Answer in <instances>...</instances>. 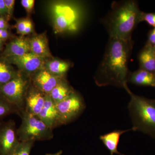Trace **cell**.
Here are the masks:
<instances>
[{
  "label": "cell",
  "instance_id": "cell-1",
  "mask_svg": "<svg viewBox=\"0 0 155 155\" xmlns=\"http://www.w3.org/2000/svg\"><path fill=\"white\" fill-rule=\"evenodd\" d=\"M134 42L131 39L110 38L102 60L94 76L97 86H127L129 59Z\"/></svg>",
  "mask_w": 155,
  "mask_h": 155
},
{
  "label": "cell",
  "instance_id": "cell-2",
  "mask_svg": "<svg viewBox=\"0 0 155 155\" xmlns=\"http://www.w3.org/2000/svg\"><path fill=\"white\" fill-rule=\"evenodd\" d=\"M142 11L135 1L113 2L110 12L103 19L110 38L131 39L134 28L141 22Z\"/></svg>",
  "mask_w": 155,
  "mask_h": 155
},
{
  "label": "cell",
  "instance_id": "cell-3",
  "mask_svg": "<svg viewBox=\"0 0 155 155\" xmlns=\"http://www.w3.org/2000/svg\"><path fill=\"white\" fill-rule=\"evenodd\" d=\"M125 89L129 94L128 111L134 131H139L155 139V99L137 95L128 86Z\"/></svg>",
  "mask_w": 155,
  "mask_h": 155
},
{
  "label": "cell",
  "instance_id": "cell-4",
  "mask_svg": "<svg viewBox=\"0 0 155 155\" xmlns=\"http://www.w3.org/2000/svg\"><path fill=\"white\" fill-rule=\"evenodd\" d=\"M30 84L31 78L19 71L16 77L0 86V97L20 114L24 110L25 97Z\"/></svg>",
  "mask_w": 155,
  "mask_h": 155
},
{
  "label": "cell",
  "instance_id": "cell-5",
  "mask_svg": "<svg viewBox=\"0 0 155 155\" xmlns=\"http://www.w3.org/2000/svg\"><path fill=\"white\" fill-rule=\"evenodd\" d=\"M20 114L22 123L17 130L19 141L35 142L53 138L52 129L48 127L37 116L24 112Z\"/></svg>",
  "mask_w": 155,
  "mask_h": 155
},
{
  "label": "cell",
  "instance_id": "cell-6",
  "mask_svg": "<svg viewBox=\"0 0 155 155\" xmlns=\"http://www.w3.org/2000/svg\"><path fill=\"white\" fill-rule=\"evenodd\" d=\"M56 104L61 125H66L80 116L86 108L82 97L75 91Z\"/></svg>",
  "mask_w": 155,
  "mask_h": 155
},
{
  "label": "cell",
  "instance_id": "cell-7",
  "mask_svg": "<svg viewBox=\"0 0 155 155\" xmlns=\"http://www.w3.org/2000/svg\"><path fill=\"white\" fill-rule=\"evenodd\" d=\"M52 12L56 33L76 29L77 14L72 7L66 4H57L53 7Z\"/></svg>",
  "mask_w": 155,
  "mask_h": 155
},
{
  "label": "cell",
  "instance_id": "cell-8",
  "mask_svg": "<svg viewBox=\"0 0 155 155\" xmlns=\"http://www.w3.org/2000/svg\"><path fill=\"white\" fill-rule=\"evenodd\" d=\"M6 58L12 65L18 68L19 72L31 78L35 72L45 68L47 61L30 52L19 57Z\"/></svg>",
  "mask_w": 155,
  "mask_h": 155
},
{
  "label": "cell",
  "instance_id": "cell-9",
  "mask_svg": "<svg viewBox=\"0 0 155 155\" xmlns=\"http://www.w3.org/2000/svg\"><path fill=\"white\" fill-rule=\"evenodd\" d=\"M19 142L14 121L0 125V155H11Z\"/></svg>",
  "mask_w": 155,
  "mask_h": 155
},
{
  "label": "cell",
  "instance_id": "cell-10",
  "mask_svg": "<svg viewBox=\"0 0 155 155\" xmlns=\"http://www.w3.org/2000/svg\"><path fill=\"white\" fill-rule=\"evenodd\" d=\"M62 78L52 75L44 68L31 76V82L35 87L44 94L48 95Z\"/></svg>",
  "mask_w": 155,
  "mask_h": 155
},
{
  "label": "cell",
  "instance_id": "cell-11",
  "mask_svg": "<svg viewBox=\"0 0 155 155\" xmlns=\"http://www.w3.org/2000/svg\"><path fill=\"white\" fill-rule=\"evenodd\" d=\"M45 96L35 87L31 82L25 96L24 110L22 112L33 116H38L44 104Z\"/></svg>",
  "mask_w": 155,
  "mask_h": 155
},
{
  "label": "cell",
  "instance_id": "cell-12",
  "mask_svg": "<svg viewBox=\"0 0 155 155\" xmlns=\"http://www.w3.org/2000/svg\"><path fill=\"white\" fill-rule=\"evenodd\" d=\"M37 116L52 130L61 125L56 103L49 95H46L44 104Z\"/></svg>",
  "mask_w": 155,
  "mask_h": 155
},
{
  "label": "cell",
  "instance_id": "cell-13",
  "mask_svg": "<svg viewBox=\"0 0 155 155\" xmlns=\"http://www.w3.org/2000/svg\"><path fill=\"white\" fill-rule=\"evenodd\" d=\"M30 52L45 60L54 58L49 47L46 33L34 35L29 38Z\"/></svg>",
  "mask_w": 155,
  "mask_h": 155
},
{
  "label": "cell",
  "instance_id": "cell-14",
  "mask_svg": "<svg viewBox=\"0 0 155 155\" xmlns=\"http://www.w3.org/2000/svg\"><path fill=\"white\" fill-rule=\"evenodd\" d=\"M30 52L29 38L20 36L14 38L7 44L1 56L5 58L19 57Z\"/></svg>",
  "mask_w": 155,
  "mask_h": 155
},
{
  "label": "cell",
  "instance_id": "cell-15",
  "mask_svg": "<svg viewBox=\"0 0 155 155\" xmlns=\"http://www.w3.org/2000/svg\"><path fill=\"white\" fill-rule=\"evenodd\" d=\"M140 69L155 74V47L146 43L138 56Z\"/></svg>",
  "mask_w": 155,
  "mask_h": 155
},
{
  "label": "cell",
  "instance_id": "cell-16",
  "mask_svg": "<svg viewBox=\"0 0 155 155\" xmlns=\"http://www.w3.org/2000/svg\"><path fill=\"white\" fill-rule=\"evenodd\" d=\"M127 82L140 86L155 87V74L141 69L129 72Z\"/></svg>",
  "mask_w": 155,
  "mask_h": 155
},
{
  "label": "cell",
  "instance_id": "cell-17",
  "mask_svg": "<svg viewBox=\"0 0 155 155\" xmlns=\"http://www.w3.org/2000/svg\"><path fill=\"white\" fill-rule=\"evenodd\" d=\"M133 130V128L125 130H116L100 136V139L110 153V155L114 154L124 155L119 152L118 146L121 136L126 132Z\"/></svg>",
  "mask_w": 155,
  "mask_h": 155
},
{
  "label": "cell",
  "instance_id": "cell-18",
  "mask_svg": "<svg viewBox=\"0 0 155 155\" xmlns=\"http://www.w3.org/2000/svg\"><path fill=\"white\" fill-rule=\"evenodd\" d=\"M71 67L68 61H64L53 58L46 61L45 69L51 74L57 77L64 78Z\"/></svg>",
  "mask_w": 155,
  "mask_h": 155
},
{
  "label": "cell",
  "instance_id": "cell-19",
  "mask_svg": "<svg viewBox=\"0 0 155 155\" xmlns=\"http://www.w3.org/2000/svg\"><path fill=\"white\" fill-rule=\"evenodd\" d=\"M74 91V89L64 78L60 81L48 95L54 102L57 104L65 99Z\"/></svg>",
  "mask_w": 155,
  "mask_h": 155
},
{
  "label": "cell",
  "instance_id": "cell-20",
  "mask_svg": "<svg viewBox=\"0 0 155 155\" xmlns=\"http://www.w3.org/2000/svg\"><path fill=\"white\" fill-rule=\"evenodd\" d=\"M18 73L7 58L0 56V86L12 80Z\"/></svg>",
  "mask_w": 155,
  "mask_h": 155
},
{
  "label": "cell",
  "instance_id": "cell-21",
  "mask_svg": "<svg viewBox=\"0 0 155 155\" xmlns=\"http://www.w3.org/2000/svg\"><path fill=\"white\" fill-rule=\"evenodd\" d=\"M34 141H19L11 155H30Z\"/></svg>",
  "mask_w": 155,
  "mask_h": 155
},
{
  "label": "cell",
  "instance_id": "cell-22",
  "mask_svg": "<svg viewBox=\"0 0 155 155\" xmlns=\"http://www.w3.org/2000/svg\"><path fill=\"white\" fill-rule=\"evenodd\" d=\"M14 113H18L16 108L0 97V119Z\"/></svg>",
  "mask_w": 155,
  "mask_h": 155
},
{
  "label": "cell",
  "instance_id": "cell-23",
  "mask_svg": "<svg viewBox=\"0 0 155 155\" xmlns=\"http://www.w3.org/2000/svg\"><path fill=\"white\" fill-rule=\"evenodd\" d=\"M29 20V19L28 18H22V19H16V23L14 25V27L16 28L17 34L20 35L21 36H22V35Z\"/></svg>",
  "mask_w": 155,
  "mask_h": 155
},
{
  "label": "cell",
  "instance_id": "cell-24",
  "mask_svg": "<svg viewBox=\"0 0 155 155\" xmlns=\"http://www.w3.org/2000/svg\"><path fill=\"white\" fill-rule=\"evenodd\" d=\"M145 21L150 26L155 28V13H145L142 12L141 22Z\"/></svg>",
  "mask_w": 155,
  "mask_h": 155
},
{
  "label": "cell",
  "instance_id": "cell-25",
  "mask_svg": "<svg viewBox=\"0 0 155 155\" xmlns=\"http://www.w3.org/2000/svg\"><path fill=\"white\" fill-rule=\"evenodd\" d=\"M4 1L7 12L6 19L8 21L13 16L15 1L14 0H4Z\"/></svg>",
  "mask_w": 155,
  "mask_h": 155
},
{
  "label": "cell",
  "instance_id": "cell-26",
  "mask_svg": "<svg viewBox=\"0 0 155 155\" xmlns=\"http://www.w3.org/2000/svg\"><path fill=\"white\" fill-rule=\"evenodd\" d=\"M21 5L25 8L27 13H31L34 7L35 1L34 0H22Z\"/></svg>",
  "mask_w": 155,
  "mask_h": 155
},
{
  "label": "cell",
  "instance_id": "cell-27",
  "mask_svg": "<svg viewBox=\"0 0 155 155\" xmlns=\"http://www.w3.org/2000/svg\"><path fill=\"white\" fill-rule=\"evenodd\" d=\"M146 43L155 46V28L150 31L148 34V39Z\"/></svg>",
  "mask_w": 155,
  "mask_h": 155
},
{
  "label": "cell",
  "instance_id": "cell-28",
  "mask_svg": "<svg viewBox=\"0 0 155 155\" xmlns=\"http://www.w3.org/2000/svg\"><path fill=\"white\" fill-rule=\"evenodd\" d=\"M34 30L33 25L32 22L31 21L30 19L28 20L26 27H25V30L23 32L22 36H25V35H28L30 34L31 33L33 32Z\"/></svg>",
  "mask_w": 155,
  "mask_h": 155
},
{
  "label": "cell",
  "instance_id": "cell-29",
  "mask_svg": "<svg viewBox=\"0 0 155 155\" xmlns=\"http://www.w3.org/2000/svg\"><path fill=\"white\" fill-rule=\"evenodd\" d=\"M10 25L6 17L0 16V29H8Z\"/></svg>",
  "mask_w": 155,
  "mask_h": 155
},
{
  "label": "cell",
  "instance_id": "cell-30",
  "mask_svg": "<svg viewBox=\"0 0 155 155\" xmlns=\"http://www.w3.org/2000/svg\"><path fill=\"white\" fill-rule=\"evenodd\" d=\"M0 16L7 17V12L4 0H0Z\"/></svg>",
  "mask_w": 155,
  "mask_h": 155
},
{
  "label": "cell",
  "instance_id": "cell-31",
  "mask_svg": "<svg viewBox=\"0 0 155 155\" xmlns=\"http://www.w3.org/2000/svg\"><path fill=\"white\" fill-rule=\"evenodd\" d=\"M0 36L1 37L2 40L5 41L6 40L9 38L11 35L8 29H2V32L0 34Z\"/></svg>",
  "mask_w": 155,
  "mask_h": 155
},
{
  "label": "cell",
  "instance_id": "cell-32",
  "mask_svg": "<svg viewBox=\"0 0 155 155\" xmlns=\"http://www.w3.org/2000/svg\"><path fill=\"white\" fill-rule=\"evenodd\" d=\"M62 153H63L62 150H60L59 151H58V152L54 153L47 154L46 155H61Z\"/></svg>",
  "mask_w": 155,
  "mask_h": 155
},
{
  "label": "cell",
  "instance_id": "cell-33",
  "mask_svg": "<svg viewBox=\"0 0 155 155\" xmlns=\"http://www.w3.org/2000/svg\"><path fill=\"white\" fill-rule=\"evenodd\" d=\"M4 42L5 41H4L0 40V51H2L3 49V46H4Z\"/></svg>",
  "mask_w": 155,
  "mask_h": 155
},
{
  "label": "cell",
  "instance_id": "cell-34",
  "mask_svg": "<svg viewBox=\"0 0 155 155\" xmlns=\"http://www.w3.org/2000/svg\"></svg>",
  "mask_w": 155,
  "mask_h": 155
}]
</instances>
